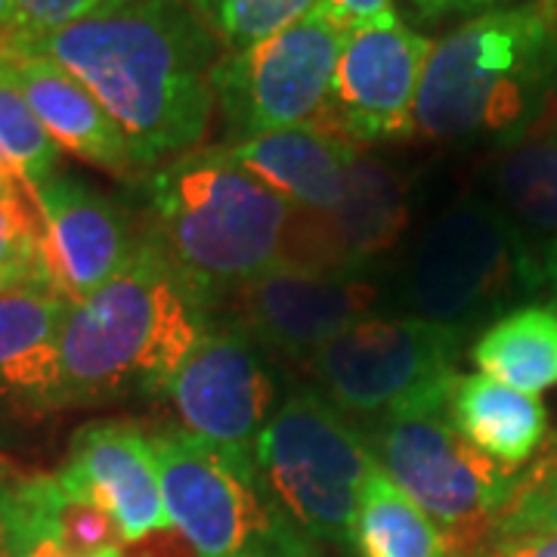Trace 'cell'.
<instances>
[{
  "mask_svg": "<svg viewBox=\"0 0 557 557\" xmlns=\"http://www.w3.org/2000/svg\"><path fill=\"white\" fill-rule=\"evenodd\" d=\"M62 65L119 124L139 171L199 146L214 115L220 44L186 0H134L53 35L10 40Z\"/></svg>",
  "mask_w": 557,
  "mask_h": 557,
  "instance_id": "6da1fadb",
  "label": "cell"
},
{
  "mask_svg": "<svg viewBox=\"0 0 557 557\" xmlns=\"http://www.w3.org/2000/svg\"><path fill=\"white\" fill-rule=\"evenodd\" d=\"M214 300L149 233L94 295L69 307L60 332L65 406L161 397L211 325Z\"/></svg>",
  "mask_w": 557,
  "mask_h": 557,
  "instance_id": "7a4b0ae2",
  "label": "cell"
},
{
  "mask_svg": "<svg viewBox=\"0 0 557 557\" xmlns=\"http://www.w3.org/2000/svg\"><path fill=\"white\" fill-rule=\"evenodd\" d=\"M557 119V10L527 0L434 40L418 87L416 134L440 143H511Z\"/></svg>",
  "mask_w": 557,
  "mask_h": 557,
  "instance_id": "3957f363",
  "label": "cell"
},
{
  "mask_svg": "<svg viewBox=\"0 0 557 557\" xmlns=\"http://www.w3.org/2000/svg\"><path fill=\"white\" fill-rule=\"evenodd\" d=\"M152 239L218 304L276 270L295 211L226 146L164 161L146 183Z\"/></svg>",
  "mask_w": 557,
  "mask_h": 557,
  "instance_id": "277c9868",
  "label": "cell"
},
{
  "mask_svg": "<svg viewBox=\"0 0 557 557\" xmlns=\"http://www.w3.org/2000/svg\"><path fill=\"white\" fill-rule=\"evenodd\" d=\"M545 288L533 251L493 201L465 199L434 218L403 270L412 317L471 335L493 325L515 300Z\"/></svg>",
  "mask_w": 557,
  "mask_h": 557,
  "instance_id": "5b68a950",
  "label": "cell"
},
{
  "mask_svg": "<svg viewBox=\"0 0 557 557\" xmlns=\"http://www.w3.org/2000/svg\"><path fill=\"white\" fill-rule=\"evenodd\" d=\"M366 440L381 471L437 523L453 557H478L493 545L518 474L458 434L449 397L375 418Z\"/></svg>",
  "mask_w": 557,
  "mask_h": 557,
  "instance_id": "8992f818",
  "label": "cell"
},
{
  "mask_svg": "<svg viewBox=\"0 0 557 557\" xmlns=\"http://www.w3.org/2000/svg\"><path fill=\"white\" fill-rule=\"evenodd\" d=\"M171 530L196 557H319L260 483L251 456L226 453L180 428L152 434Z\"/></svg>",
  "mask_w": 557,
  "mask_h": 557,
  "instance_id": "52a82bcc",
  "label": "cell"
},
{
  "mask_svg": "<svg viewBox=\"0 0 557 557\" xmlns=\"http://www.w3.org/2000/svg\"><path fill=\"white\" fill-rule=\"evenodd\" d=\"M251 461L267 493L307 536L354 545V518L379 465L366 431L317 387H300L267 421Z\"/></svg>",
  "mask_w": 557,
  "mask_h": 557,
  "instance_id": "ba28073f",
  "label": "cell"
},
{
  "mask_svg": "<svg viewBox=\"0 0 557 557\" xmlns=\"http://www.w3.org/2000/svg\"><path fill=\"white\" fill-rule=\"evenodd\" d=\"M465 335L418 317H366L307 357L317 391L369 421L453 394Z\"/></svg>",
  "mask_w": 557,
  "mask_h": 557,
  "instance_id": "9c48e42d",
  "label": "cell"
},
{
  "mask_svg": "<svg viewBox=\"0 0 557 557\" xmlns=\"http://www.w3.org/2000/svg\"><path fill=\"white\" fill-rule=\"evenodd\" d=\"M347 28L325 7L248 50L220 53L214 109L233 139L285 127L332 131V78Z\"/></svg>",
  "mask_w": 557,
  "mask_h": 557,
  "instance_id": "30bf717a",
  "label": "cell"
},
{
  "mask_svg": "<svg viewBox=\"0 0 557 557\" xmlns=\"http://www.w3.org/2000/svg\"><path fill=\"white\" fill-rule=\"evenodd\" d=\"M273 359L233 322H214L189 357L180 362L164 394L180 418V431L226 453L251 456L260 431L278 409Z\"/></svg>",
  "mask_w": 557,
  "mask_h": 557,
  "instance_id": "8fae6325",
  "label": "cell"
},
{
  "mask_svg": "<svg viewBox=\"0 0 557 557\" xmlns=\"http://www.w3.org/2000/svg\"><path fill=\"white\" fill-rule=\"evenodd\" d=\"M434 40L399 13L350 25L332 78V131L357 146L416 137L418 87Z\"/></svg>",
  "mask_w": 557,
  "mask_h": 557,
  "instance_id": "7c38bea8",
  "label": "cell"
},
{
  "mask_svg": "<svg viewBox=\"0 0 557 557\" xmlns=\"http://www.w3.org/2000/svg\"><path fill=\"white\" fill-rule=\"evenodd\" d=\"M379 298L366 273L278 263L223 300L233 325L263 350L300 359L359 319L372 317Z\"/></svg>",
  "mask_w": 557,
  "mask_h": 557,
  "instance_id": "4fadbf2b",
  "label": "cell"
},
{
  "mask_svg": "<svg viewBox=\"0 0 557 557\" xmlns=\"http://www.w3.org/2000/svg\"><path fill=\"white\" fill-rule=\"evenodd\" d=\"M32 201L47 282L69 304H78L119 276L143 239L115 201L78 177L53 174L32 193Z\"/></svg>",
  "mask_w": 557,
  "mask_h": 557,
  "instance_id": "5bb4252c",
  "label": "cell"
},
{
  "mask_svg": "<svg viewBox=\"0 0 557 557\" xmlns=\"http://www.w3.org/2000/svg\"><path fill=\"white\" fill-rule=\"evenodd\" d=\"M409 201L403 180L384 161L357 149L341 201L325 214H298L282 263L307 270L366 273L403 236Z\"/></svg>",
  "mask_w": 557,
  "mask_h": 557,
  "instance_id": "9a60e30c",
  "label": "cell"
},
{
  "mask_svg": "<svg viewBox=\"0 0 557 557\" xmlns=\"http://www.w3.org/2000/svg\"><path fill=\"white\" fill-rule=\"evenodd\" d=\"M57 474L102 505L124 542H143L171 530L156 440L134 421L112 418L84 424Z\"/></svg>",
  "mask_w": 557,
  "mask_h": 557,
  "instance_id": "2e32d148",
  "label": "cell"
},
{
  "mask_svg": "<svg viewBox=\"0 0 557 557\" xmlns=\"http://www.w3.org/2000/svg\"><path fill=\"white\" fill-rule=\"evenodd\" d=\"M69 307L44 285L0 295V418H40L65 409L60 332Z\"/></svg>",
  "mask_w": 557,
  "mask_h": 557,
  "instance_id": "e0dca14e",
  "label": "cell"
},
{
  "mask_svg": "<svg viewBox=\"0 0 557 557\" xmlns=\"http://www.w3.org/2000/svg\"><path fill=\"white\" fill-rule=\"evenodd\" d=\"M0 60L10 65L32 112L60 149L115 177L137 174V161L119 124L75 75L28 50H7Z\"/></svg>",
  "mask_w": 557,
  "mask_h": 557,
  "instance_id": "ac0fdd59",
  "label": "cell"
},
{
  "mask_svg": "<svg viewBox=\"0 0 557 557\" xmlns=\"http://www.w3.org/2000/svg\"><path fill=\"white\" fill-rule=\"evenodd\" d=\"M226 149L292 211L325 214L344 196L347 171L359 146L325 127H285L230 139Z\"/></svg>",
  "mask_w": 557,
  "mask_h": 557,
  "instance_id": "d6986e66",
  "label": "cell"
},
{
  "mask_svg": "<svg viewBox=\"0 0 557 557\" xmlns=\"http://www.w3.org/2000/svg\"><path fill=\"white\" fill-rule=\"evenodd\" d=\"M449 418L478 453L511 474H520L548 443L545 403L490 375H458Z\"/></svg>",
  "mask_w": 557,
  "mask_h": 557,
  "instance_id": "ffe728a7",
  "label": "cell"
},
{
  "mask_svg": "<svg viewBox=\"0 0 557 557\" xmlns=\"http://www.w3.org/2000/svg\"><path fill=\"white\" fill-rule=\"evenodd\" d=\"M493 193V205L515 223L545 278V260L557 248V119L502 146Z\"/></svg>",
  "mask_w": 557,
  "mask_h": 557,
  "instance_id": "44dd1931",
  "label": "cell"
},
{
  "mask_svg": "<svg viewBox=\"0 0 557 557\" xmlns=\"http://www.w3.org/2000/svg\"><path fill=\"white\" fill-rule=\"evenodd\" d=\"M480 375L523 394L557 387V310L518 307L496 319L471 350Z\"/></svg>",
  "mask_w": 557,
  "mask_h": 557,
  "instance_id": "7402d4cb",
  "label": "cell"
},
{
  "mask_svg": "<svg viewBox=\"0 0 557 557\" xmlns=\"http://www.w3.org/2000/svg\"><path fill=\"white\" fill-rule=\"evenodd\" d=\"M359 557H453L440 527L375 465L359 493L354 518Z\"/></svg>",
  "mask_w": 557,
  "mask_h": 557,
  "instance_id": "603a6c76",
  "label": "cell"
},
{
  "mask_svg": "<svg viewBox=\"0 0 557 557\" xmlns=\"http://www.w3.org/2000/svg\"><path fill=\"white\" fill-rule=\"evenodd\" d=\"M60 168V146L44 131L20 90L10 65L0 60V183L20 186L28 196Z\"/></svg>",
  "mask_w": 557,
  "mask_h": 557,
  "instance_id": "cb8c5ba5",
  "label": "cell"
},
{
  "mask_svg": "<svg viewBox=\"0 0 557 557\" xmlns=\"http://www.w3.org/2000/svg\"><path fill=\"white\" fill-rule=\"evenodd\" d=\"M223 53L248 50L322 7V0H186Z\"/></svg>",
  "mask_w": 557,
  "mask_h": 557,
  "instance_id": "d4e9b609",
  "label": "cell"
},
{
  "mask_svg": "<svg viewBox=\"0 0 557 557\" xmlns=\"http://www.w3.org/2000/svg\"><path fill=\"white\" fill-rule=\"evenodd\" d=\"M35 285L50 288L35 201L20 186L0 183V295Z\"/></svg>",
  "mask_w": 557,
  "mask_h": 557,
  "instance_id": "484cf974",
  "label": "cell"
},
{
  "mask_svg": "<svg viewBox=\"0 0 557 557\" xmlns=\"http://www.w3.org/2000/svg\"><path fill=\"white\" fill-rule=\"evenodd\" d=\"M530 533H557V468L542 453L518 474L515 496L496 527V539Z\"/></svg>",
  "mask_w": 557,
  "mask_h": 557,
  "instance_id": "4316f807",
  "label": "cell"
},
{
  "mask_svg": "<svg viewBox=\"0 0 557 557\" xmlns=\"http://www.w3.org/2000/svg\"><path fill=\"white\" fill-rule=\"evenodd\" d=\"M127 3H134V0H13V35H10V40L44 38V35H53L60 28L75 25V22L121 10Z\"/></svg>",
  "mask_w": 557,
  "mask_h": 557,
  "instance_id": "83f0119b",
  "label": "cell"
},
{
  "mask_svg": "<svg viewBox=\"0 0 557 557\" xmlns=\"http://www.w3.org/2000/svg\"><path fill=\"white\" fill-rule=\"evenodd\" d=\"M421 20H443V16H480L490 10L511 7V0H409Z\"/></svg>",
  "mask_w": 557,
  "mask_h": 557,
  "instance_id": "f1b7e54d",
  "label": "cell"
},
{
  "mask_svg": "<svg viewBox=\"0 0 557 557\" xmlns=\"http://www.w3.org/2000/svg\"><path fill=\"white\" fill-rule=\"evenodd\" d=\"M483 557H557V533L496 539Z\"/></svg>",
  "mask_w": 557,
  "mask_h": 557,
  "instance_id": "f546056e",
  "label": "cell"
},
{
  "mask_svg": "<svg viewBox=\"0 0 557 557\" xmlns=\"http://www.w3.org/2000/svg\"><path fill=\"white\" fill-rule=\"evenodd\" d=\"M322 7H325L344 28L359 25V22L379 20L384 13H394V0H322Z\"/></svg>",
  "mask_w": 557,
  "mask_h": 557,
  "instance_id": "4dcf8cb0",
  "label": "cell"
},
{
  "mask_svg": "<svg viewBox=\"0 0 557 557\" xmlns=\"http://www.w3.org/2000/svg\"><path fill=\"white\" fill-rule=\"evenodd\" d=\"M10 557H72L60 552L53 542H44V539H25V542H13L10 548ZM97 557H124V552H106V555H97Z\"/></svg>",
  "mask_w": 557,
  "mask_h": 557,
  "instance_id": "1f68e13d",
  "label": "cell"
},
{
  "mask_svg": "<svg viewBox=\"0 0 557 557\" xmlns=\"http://www.w3.org/2000/svg\"><path fill=\"white\" fill-rule=\"evenodd\" d=\"M13 474H16V465H10L7 458L0 456V557H10L7 555V536H3V493H7Z\"/></svg>",
  "mask_w": 557,
  "mask_h": 557,
  "instance_id": "d6a6232c",
  "label": "cell"
},
{
  "mask_svg": "<svg viewBox=\"0 0 557 557\" xmlns=\"http://www.w3.org/2000/svg\"><path fill=\"white\" fill-rule=\"evenodd\" d=\"M13 35V0H0V53Z\"/></svg>",
  "mask_w": 557,
  "mask_h": 557,
  "instance_id": "836d02e7",
  "label": "cell"
},
{
  "mask_svg": "<svg viewBox=\"0 0 557 557\" xmlns=\"http://www.w3.org/2000/svg\"><path fill=\"white\" fill-rule=\"evenodd\" d=\"M545 288H557V248L552 258L545 260Z\"/></svg>",
  "mask_w": 557,
  "mask_h": 557,
  "instance_id": "e575fe53",
  "label": "cell"
},
{
  "mask_svg": "<svg viewBox=\"0 0 557 557\" xmlns=\"http://www.w3.org/2000/svg\"><path fill=\"white\" fill-rule=\"evenodd\" d=\"M542 456L548 458V461H552V465H555V468H557V434L552 440H548L545 446H542Z\"/></svg>",
  "mask_w": 557,
  "mask_h": 557,
  "instance_id": "d590c367",
  "label": "cell"
},
{
  "mask_svg": "<svg viewBox=\"0 0 557 557\" xmlns=\"http://www.w3.org/2000/svg\"><path fill=\"white\" fill-rule=\"evenodd\" d=\"M552 7H555V10H557V0H552Z\"/></svg>",
  "mask_w": 557,
  "mask_h": 557,
  "instance_id": "8d00e7d4",
  "label": "cell"
},
{
  "mask_svg": "<svg viewBox=\"0 0 557 557\" xmlns=\"http://www.w3.org/2000/svg\"><path fill=\"white\" fill-rule=\"evenodd\" d=\"M555 310H557V300H555Z\"/></svg>",
  "mask_w": 557,
  "mask_h": 557,
  "instance_id": "74e56055",
  "label": "cell"
}]
</instances>
